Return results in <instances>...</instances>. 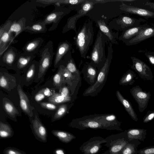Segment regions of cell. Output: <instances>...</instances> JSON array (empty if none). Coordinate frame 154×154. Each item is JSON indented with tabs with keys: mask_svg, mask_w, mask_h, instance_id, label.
I'll return each instance as SVG.
<instances>
[{
	"mask_svg": "<svg viewBox=\"0 0 154 154\" xmlns=\"http://www.w3.org/2000/svg\"><path fill=\"white\" fill-rule=\"evenodd\" d=\"M113 52L112 45L110 43L108 48V55L106 61L99 72L97 81L93 85L85 90L83 94V96L95 95L100 91L106 79L112 57Z\"/></svg>",
	"mask_w": 154,
	"mask_h": 154,
	"instance_id": "obj_1",
	"label": "cell"
},
{
	"mask_svg": "<svg viewBox=\"0 0 154 154\" xmlns=\"http://www.w3.org/2000/svg\"><path fill=\"white\" fill-rule=\"evenodd\" d=\"M104 35L99 30L91 54V59L95 65L103 66L106 58L105 57V40Z\"/></svg>",
	"mask_w": 154,
	"mask_h": 154,
	"instance_id": "obj_2",
	"label": "cell"
},
{
	"mask_svg": "<svg viewBox=\"0 0 154 154\" xmlns=\"http://www.w3.org/2000/svg\"><path fill=\"white\" fill-rule=\"evenodd\" d=\"M130 93L138 106V109L140 112H143L147 107L150 99L151 94L143 90L138 85L133 87L130 90Z\"/></svg>",
	"mask_w": 154,
	"mask_h": 154,
	"instance_id": "obj_3",
	"label": "cell"
},
{
	"mask_svg": "<svg viewBox=\"0 0 154 154\" xmlns=\"http://www.w3.org/2000/svg\"><path fill=\"white\" fill-rule=\"evenodd\" d=\"M132 62L131 68L135 70L142 79L152 81L153 75L150 68L145 63L138 58L131 57Z\"/></svg>",
	"mask_w": 154,
	"mask_h": 154,
	"instance_id": "obj_4",
	"label": "cell"
},
{
	"mask_svg": "<svg viewBox=\"0 0 154 154\" xmlns=\"http://www.w3.org/2000/svg\"><path fill=\"white\" fill-rule=\"evenodd\" d=\"M120 9L128 14L137 15L146 19L154 18V10L149 7H134L121 2Z\"/></svg>",
	"mask_w": 154,
	"mask_h": 154,
	"instance_id": "obj_5",
	"label": "cell"
},
{
	"mask_svg": "<svg viewBox=\"0 0 154 154\" xmlns=\"http://www.w3.org/2000/svg\"><path fill=\"white\" fill-rule=\"evenodd\" d=\"M94 32L92 23L91 22L86 35L82 38L76 40V43L81 57L85 58L90 47L93 42Z\"/></svg>",
	"mask_w": 154,
	"mask_h": 154,
	"instance_id": "obj_6",
	"label": "cell"
},
{
	"mask_svg": "<svg viewBox=\"0 0 154 154\" xmlns=\"http://www.w3.org/2000/svg\"><path fill=\"white\" fill-rule=\"evenodd\" d=\"M51 45L48 44L42 50V57L39 63L38 78H41L50 65L53 56Z\"/></svg>",
	"mask_w": 154,
	"mask_h": 154,
	"instance_id": "obj_7",
	"label": "cell"
},
{
	"mask_svg": "<svg viewBox=\"0 0 154 154\" xmlns=\"http://www.w3.org/2000/svg\"><path fill=\"white\" fill-rule=\"evenodd\" d=\"M154 36V24L142 30L138 35L125 43L127 46L136 45L148 38Z\"/></svg>",
	"mask_w": 154,
	"mask_h": 154,
	"instance_id": "obj_8",
	"label": "cell"
},
{
	"mask_svg": "<svg viewBox=\"0 0 154 154\" xmlns=\"http://www.w3.org/2000/svg\"><path fill=\"white\" fill-rule=\"evenodd\" d=\"M119 25V29L124 30L140 25L141 23L146 21L145 19L140 18H136L127 16H122L117 20Z\"/></svg>",
	"mask_w": 154,
	"mask_h": 154,
	"instance_id": "obj_9",
	"label": "cell"
},
{
	"mask_svg": "<svg viewBox=\"0 0 154 154\" xmlns=\"http://www.w3.org/2000/svg\"><path fill=\"white\" fill-rule=\"evenodd\" d=\"M150 26L146 23L125 29L124 30L121 35L119 37V39L125 43L138 35L143 29Z\"/></svg>",
	"mask_w": 154,
	"mask_h": 154,
	"instance_id": "obj_10",
	"label": "cell"
},
{
	"mask_svg": "<svg viewBox=\"0 0 154 154\" xmlns=\"http://www.w3.org/2000/svg\"><path fill=\"white\" fill-rule=\"evenodd\" d=\"M17 90L20 99V105L22 110L29 116H33V107L30 104L27 95L23 91L20 85L17 87Z\"/></svg>",
	"mask_w": 154,
	"mask_h": 154,
	"instance_id": "obj_11",
	"label": "cell"
},
{
	"mask_svg": "<svg viewBox=\"0 0 154 154\" xmlns=\"http://www.w3.org/2000/svg\"><path fill=\"white\" fill-rule=\"evenodd\" d=\"M116 94L118 100L124 106L130 117L133 120L137 122L138 120L137 116L131 103L123 96L119 91H117Z\"/></svg>",
	"mask_w": 154,
	"mask_h": 154,
	"instance_id": "obj_12",
	"label": "cell"
},
{
	"mask_svg": "<svg viewBox=\"0 0 154 154\" xmlns=\"http://www.w3.org/2000/svg\"><path fill=\"white\" fill-rule=\"evenodd\" d=\"M147 130L143 128H132L127 131V136L129 141L138 140L144 142L146 138Z\"/></svg>",
	"mask_w": 154,
	"mask_h": 154,
	"instance_id": "obj_13",
	"label": "cell"
},
{
	"mask_svg": "<svg viewBox=\"0 0 154 154\" xmlns=\"http://www.w3.org/2000/svg\"><path fill=\"white\" fill-rule=\"evenodd\" d=\"M16 81L15 78L7 74L1 73L0 86L8 91H10L16 86Z\"/></svg>",
	"mask_w": 154,
	"mask_h": 154,
	"instance_id": "obj_14",
	"label": "cell"
},
{
	"mask_svg": "<svg viewBox=\"0 0 154 154\" xmlns=\"http://www.w3.org/2000/svg\"><path fill=\"white\" fill-rule=\"evenodd\" d=\"M32 122L35 134L42 140H45L47 134L46 129L36 115L34 120H32Z\"/></svg>",
	"mask_w": 154,
	"mask_h": 154,
	"instance_id": "obj_15",
	"label": "cell"
},
{
	"mask_svg": "<svg viewBox=\"0 0 154 154\" xmlns=\"http://www.w3.org/2000/svg\"><path fill=\"white\" fill-rule=\"evenodd\" d=\"M97 23L100 31L108 38L111 43L118 44L116 38L117 35H115L116 34H114L111 32L104 21L102 20H98L97 21Z\"/></svg>",
	"mask_w": 154,
	"mask_h": 154,
	"instance_id": "obj_16",
	"label": "cell"
},
{
	"mask_svg": "<svg viewBox=\"0 0 154 154\" xmlns=\"http://www.w3.org/2000/svg\"><path fill=\"white\" fill-rule=\"evenodd\" d=\"M141 143V142L138 140L129 141L122 149L121 154H138L137 148Z\"/></svg>",
	"mask_w": 154,
	"mask_h": 154,
	"instance_id": "obj_17",
	"label": "cell"
},
{
	"mask_svg": "<svg viewBox=\"0 0 154 154\" xmlns=\"http://www.w3.org/2000/svg\"><path fill=\"white\" fill-rule=\"evenodd\" d=\"M136 75L131 70L128 69L122 76L119 83L122 85H132L135 82Z\"/></svg>",
	"mask_w": 154,
	"mask_h": 154,
	"instance_id": "obj_18",
	"label": "cell"
},
{
	"mask_svg": "<svg viewBox=\"0 0 154 154\" xmlns=\"http://www.w3.org/2000/svg\"><path fill=\"white\" fill-rule=\"evenodd\" d=\"M3 105L5 111L10 117L14 118L16 116L19 115V113L17 109L8 99H3Z\"/></svg>",
	"mask_w": 154,
	"mask_h": 154,
	"instance_id": "obj_19",
	"label": "cell"
},
{
	"mask_svg": "<svg viewBox=\"0 0 154 154\" xmlns=\"http://www.w3.org/2000/svg\"><path fill=\"white\" fill-rule=\"evenodd\" d=\"M70 46L67 42L61 43L59 46L57 52L54 63L55 66L59 63L63 57L70 49Z\"/></svg>",
	"mask_w": 154,
	"mask_h": 154,
	"instance_id": "obj_20",
	"label": "cell"
},
{
	"mask_svg": "<svg viewBox=\"0 0 154 154\" xmlns=\"http://www.w3.org/2000/svg\"><path fill=\"white\" fill-rule=\"evenodd\" d=\"M71 100L69 96L65 97L62 96L60 94L55 93L50 96L48 100L51 103L58 104L69 101Z\"/></svg>",
	"mask_w": 154,
	"mask_h": 154,
	"instance_id": "obj_21",
	"label": "cell"
},
{
	"mask_svg": "<svg viewBox=\"0 0 154 154\" xmlns=\"http://www.w3.org/2000/svg\"><path fill=\"white\" fill-rule=\"evenodd\" d=\"M18 56L13 48H11L5 53L3 57V60L7 64L11 65L14 61L16 57Z\"/></svg>",
	"mask_w": 154,
	"mask_h": 154,
	"instance_id": "obj_22",
	"label": "cell"
},
{
	"mask_svg": "<svg viewBox=\"0 0 154 154\" xmlns=\"http://www.w3.org/2000/svg\"><path fill=\"white\" fill-rule=\"evenodd\" d=\"M33 55L25 54L19 56L18 58L17 65L19 69H22L28 64L30 61L32 59Z\"/></svg>",
	"mask_w": 154,
	"mask_h": 154,
	"instance_id": "obj_23",
	"label": "cell"
},
{
	"mask_svg": "<svg viewBox=\"0 0 154 154\" xmlns=\"http://www.w3.org/2000/svg\"><path fill=\"white\" fill-rule=\"evenodd\" d=\"M41 40H35L32 41L27 44L24 48L25 54L30 55L33 53L34 51H36L37 48H38L39 46L41 44Z\"/></svg>",
	"mask_w": 154,
	"mask_h": 154,
	"instance_id": "obj_24",
	"label": "cell"
},
{
	"mask_svg": "<svg viewBox=\"0 0 154 154\" xmlns=\"http://www.w3.org/2000/svg\"><path fill=\"white\" fill-rule=\"evenodd\" d=\"M64 68L63 65L60 66L58 72L54 75L53 80L55 85L60 86L63 82L64 78L63 73Z\"/></svg>",
	"mask_w": 154,
	"mask_h": 154,
	"instance_id": "obj_25",
	"label": "cell"
},
{
	"mask_svg": "<svg viewBox=\"0 0 154 154\" xmlns=\"http://www.w3.org/2000/svg\"><path fill=\"white\" fill-rule=\"evenodd\" d=\"M148 0H119L116 1L123 2L125 4L131 6L139 7H147L146 3Z\"/></svg>",
	"mask_w": 154,
	"mask_h": 154,
	"instance_id": "obj_26",
	"label": "cell"
},
{
	"mask_svg": "<svg viewBox=\"0 0 154 154\" xmlns=\"http://www.w3.org/2000/svg\"><path fill=\"white\" fill-rule=\"evenodd\" d=\"M52 134L61 141L66 142H68L72 138V136L66 132L60 131H53Z\"/></svg>",
	"mask_w": 154,
	"mask_h": 154,
	"instance_id": "obj_27",
	"label": "cell"
},
{
	"mask_svg": "<svg viewBox=\"0 0 154 154\" xmlns=\"http://www.w3.org/2000/svg\"><path fill=\"white\" fill-rule=\"evenodd\" d=\"M11 134V130L9 125L3 123H0V136L2 138L9 137Z\"/></svg>",
	"mask_w": 154,
	"mask_h": 154,
	"instance_id": "obj_28",
	"label": "cell"
},
{
	"mask_svg": "<svg viewBox=\"0 0 154 154\" xmlns=\"http://www.w3.org/2000/svg\"><path fill=\"white\" fill-rule=\"evenodd\" d=\"M67 110V106L66 104H63L60 106L55 113L54 119H57L63 117L66 113Z\"/></svg>",
	"mask_w": 154,
	"mask_h": 154,
	"instance_id": "obj_29",
	"label": "cell"
},
{
	"mask_svg": "<svg viewBox=\"0 0 154 154\" xmlns=\"http://www.w3.org/2000/svg\"><path fill=\"white\" fill-rule=\"evenodd\" d=\"M138 154H154V145L144 147L138 150Z\"/></svg>",
	"mask_w": 154,
	"mask_h": 154,
	"instance_id": "obj_30",
	"label": "cell"
},
{
	"mask_svg": "<svg viewBox=\"0 0 154 154\" xmlns=\"http://www.w3.org/2000/svg\"><path fill=\"white\" fill-rule=\"evenodd\" d=\"M96 71L95 69L91 66H89L87 68V74L91 81H94L96 75Z\"/></svg>",
	"mask_w": 154,
	"mask_h": 154,
	"instance_id": "obj_31",
	"label": "cell"
},
{
	"mask_svg": "<svg viewBox=\"0 0 154 154\" xmlns=\"http://www.w3.org/2000/svg\"><path fill=\"white\" fill-rule=\"evenodd\" d=\"M35 70V65L34 63L32 64L29 68L26 74V81H29L34 76Z\"/></svg>",
	"mask_w": 154,
	"mask_h": 154,
	"instance_id": "obj_32",
	"label": "cell"
},
{
	"mask_svg": "<svg viewBox=\"0 0 154 154\" xmlns=\"http://www.w3.org/2000/svg\"><path fill=\"white\" fill-rule=\"evenodd\" d=\"M154 119V110H148L143 118V122L147 123Z\"/></svg>",
	"mask_w": 154,
	"mask_h": 154,
	"instance_id": "obj_33",
	"label": "cell"
},
{
	"mask_svg": "<svg viewBox=\"0 0 154 154\" xmlns=\"http://www.w3.org/2000/svg\"><path fill=\"white\" fill-rule=\"evenodd\" d=\"M95 3L86 0L82 7V11L86 13L91 9L93 7Z\"/></svg>",
	"mask_w": 154,
	"mask_h": 154,
	"instance_id": "obj_34",
	"label": "cell"
},
{
	"mask_svg": "<svg viewBox=\"0 0 154 154\" xmlns=\"http://www.w3.org/2000/svg\"><path fill=\"white\" fill-rule=\"evenodd\" d=\"M39 103L42 107L49 110H55L57 107L54 104L51 103L43 102Z\"/></svg>",
	"mask_w": 154,
	"mask_h": 154,
	"instance_id": "obj_35",
	"label": "cell"
},
{
	"mask_svg": "<svg viewBox=\"0 0 154 154\" xmlns=\"http://www.w3.org/2000/svg\"><path fill=\"white\" fill-rule=\"evenodd\" d=\"M144 53L149 63L154 66V52L147 51Z\"/></svg>",
	"mask_w": 154,
	"mask_h": 154,
	"instance_id": "obj_36",
	"label": "cell"
},
{
	"mask_svg": "<svg viewBox=\"0 0 154 154\" xmlns=\"http://www.w3.org/2000/svg\"><path fill=\"white\" fill-rule=\"evenodd\" d=\"M21 29V27L20 25L17 23H14L11 26L10 31L11 32H15L17 34L18 33Z\"/></svg>",
	"mask_w": 154,
	"mask_h": 154,
	"instance_id": "obj_37",
	"label": "cell"
},
{
	"mask_svg": "<svg viewBox=\"0 0 154 154\" xmlns=\"http://www.w3.org/2000/svg\"><path fill=\"white\" fill-rule=\"evenodd\" d=\"M66 67L71 73L75 72L77 71L75 65L72 60L67 63Z\"/></svg>",
	"mask_w": 154,
	"mask_h": 154,
	"instance_id": "obj_38",
	"label": "cell"
},
{
	"mask_svg": "<svg viewBox=\"0 0 154 154\" xmlns=\"http://www.w3.org/2000/svg\"><path fill=\"white\" fill-rule=\"evenodd\" d=\"M85 0H69L63 1L62 3L71 5H77L83 3L85 1Z\"/></svg>",
	"mask_w": 154,
	"mask_h": 154,
	"instance_id": "obj_39",
	"label": "cell"
},
{
	"mask_svg": "<svg viewBox=\"0 0 154 154\" xmlns=\"http://www.w3.org/2000/svg\"><path fill=\"white\" fill-rule=\"evenodd\" d=\"M10 38V35L8 32H5L1 36V42L3 43H6Z\"/></svg>",
	"mask_w": 154,
	"mask_h": 154,
	"instance_id": "obj_40",
	"label": "cell"
},
{
	"mask_svg": "<svg viewBox=\"0 0 154 154\" xmlns=\"http://www.w3.org/2000/svg\"><path fill=\"white\" fill-rule=\"evenodd\" d=\"M87 125L89 127L92 128H97L100 126L97 122L94 120L89 121L87 123Z\"/></svg>",
	"mask_w": 154,
	"mask_h": 154,
	"instance_id": "obj_41",
	"label": "cell"
},
{
	"mask_svg": "<svg viewBox=\"0 0 154 154\" xmlns=\"http://www.w3.org/2000/svg\"><path fill=\"white\" fill-rule=\"evenodd\" d=\"M45 95L41 91L37 93L35 97V101L38 102L41 101L44 98Z\"/></svg>",
	"mask_w": 154,
	"mask_h": 154,
	"instance_id": "obj_42",
	"label": "cell"
},
{
	"mask_svg": "<svg viewBox=\"0 0 154 154\" xmlns=\"http://www.w3.org/2000/svg\"><path fill=\"white\" fill-rule=\"evenodd\" d=\"M69 90L67 87H65L62 88L60 94L62 96L65 97H69Z\"/></svg>",
	"mask_w": 154,
	"mask_h": 154,
	"instance_id": "obj_43",
	"label": "cell"
},
{
	"mask_svg": "<svg viewBox=\"0 0 154 154\" xmlns=\"http://www.w3.org/2000/svg\"><path fill=\"white\" fill-rule=\"evenodd\" d=\"M63 73L64 78L70 79L72 77L71 72L67 69L66 67H65L64 68Z\"/></svg>",
	"mask_w": 154,
	"mask_h": 154,
	"instance_id": "obj_44",
	"label": "cell"
},
{
	"mask_svg": "<svg viewBox=\"0 0 154 154\" xmlns=\"http://www.w3.org/2000/svg\"><path fill=\"white\" fill-rule=\"evenodd\" d=\"M57 17V15L55 13H53L48 15L46 18L48 22H51L54 20Z\"/></svg>",
	"mask_w": 154,
	"mask_h": 154,
	"instance_id": "obj_45",
	"label": "cell"
},
{
	"mask_svg": "<svg viewBox=\"0 0 154 154\" xmlns=\"http://www.w3.org/2000/svg\"><path fill=\"white\" fill-rule=\"evenodd\" d=\"M32 27L33 30L37 31H40L42 29V26L39 24L34 25Z\"/></svg>",
	"mask_w": 154,
	"mask_h": 154,
	"instance_id": "obj_46",
	"label": "cell"
},
{
	"mask_svg": "<svg viewBox=\"0 0 154 154\" xmlns=\"http://www.w3.org/2000/svg\"><path fill=\"white\" fill-rule=\"evenodd\" d=\"M40 91L42 92L46 96H50L51 94V92L50 90L48 88L43 89Z\"/></svg>",
	"mask_w": 154,
	"mask_h": 154,
	"instance_id": "obj_47",
	"label": "cell"
},
{
	"mask_svg": "<svg viewBox=\"0 0 154 154\" xmlns=\"http://www.w3.org/2000/svg\"><path fill=\"white\" fill-rule=\"evenodd\" d=\"M6 154H22L21 152L16 150L10 149L6 152Z\"/></svg>",
	"mask_w": 154,
	"mask_h": 154,
	"instance_id": "obj_48",
	"label": "cell"
},
{
	"mask_svg": "<svg viewBox=\"0 0 154 154\" xmlns=\"http://www.w3.org/2000/svg\"><path fill=\"white\" fill-rule=\"evenodd\" d=\"M99 147L95 146L92 147L90 150V152L91 154H94L97 152L99 150Z\"/></svg>",
	"mask_w": 154,
	"mask_h": 154,
	"instance_id": "obj_49",
	"label": "cell"
},
{
	"mask_svg": "<svg viewBox=\"0 0 154 154\" xmlns=\"http://www.w3.org/2000/svg\"><path fill=\"white\" fill-rule=\"evenodd\" d=\"M146 5L148 6L151 9L154 10V2H151L149 0L146 3Z\"/></svg>",
	"mask_w": 154,
	"mask_h": 154,
	"instance_id": "obj_50",
	"label": "cell"
},
{
	"mask_svg": "<svg viewBox=\"0 0 154 154\" xmlns=\"http://www.w3.org/2000/svg\"><path fill=\"white\" fill-rule=\"evenodd\" d=\"M55 154H65L63 150L61 149H56L55 151Z\"/></svg>",
	"mask_w": 154,
	"mask_h": 154,
	"instance_id": "obj_51",
	"label": "cell"
},
{
	"mask_svg": "<svg viewBox=\"0 0 154 154\" xmlns=\"http://www.w3.org/2000/svg\"><path fill=\"white\" fill-rule=\"evenodd\" d=\"M153 139H154V137H153Z\"/></svg>",
	"mask_w": 154,
	"mask_h": 154,
	"instance_id": "obj_52",
	"label": "cell"
},
{
	"mask_svg": "<svg viewBox=\"0 0 154 154\" xmlns=\"http://www.w3.org/2000/svg\"></svg>",
	"mask_w": 154,
	"mask_h": 154,
	"instance_id": "obj_53",
	"label": "cell"
}]
</instances>
